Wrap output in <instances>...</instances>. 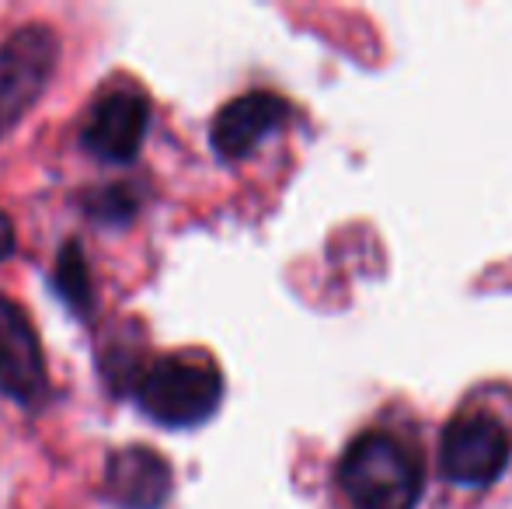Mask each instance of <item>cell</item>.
Instances as JSON below:
<instances>
[{
	"instance_id": "obj_2",
	"label": "cell",
	"mask_w": 512,
	"mask_h": 509,
	"mask_svg": "<svg viewBox=\"0 0 512 509\" xmlns=\"http://www.w3.org/2000/svg\"><path fill=\"white\" fill-rule=\"evenodd\" d=\"M136 405L168 429L206 422L223 401V377L206 356H164L136 374Z\"/></svg>"
},
{
	"instance_id": "obj_8",
	"label": "cell",
	"mask_w": 512,
	"mask_h": 509,
	"mask_svg": "<svg viewBox=\"0 0 512 509\" xmlns=\"http://www.w3.org/2000/svg\"><path fill=\"white\" fill-rule=\"evenodd\" d=\"M105 499L115 509H161L168 503L171 468L150 447H119L105 461Z\"/></svg>"
},
{
	"instance_id": "obj_10",
	"label": "cell",
	"mask_w": 512,
	"mask_h": 509,
	"mask_svg": "<svg viewBox=\"0 0 512 509\" xmlns=\"http://www.w3.org/2000/svg\"><path fill=\"white\" fill-rule=\"evenodd\" d=\"M11 252H14V224H11V217L0 210V262L11 258Z\"/></svg>"
},
{
	"instance_id": "obj_5",
	"label": "cell",
	"mask_w": 512,
	"mask_h": 509,
	"mask_svg": "<svg viewBox=\"0 0 512 509\" xmlns=\"http://www.w3.org/2000/svg\"><path fill=\"white\" fill-rule=\"evenodd\" d=\"M150 126V98L136 84H115L98 95L81 129L88 154L108 164H129L143 147Z\"/></svg>"
},
{
	"instance_id": "obj_4",
	"label": "cell",
	"mask_w": 512,
	"mask_h": 509,
	"mask_svg": "<svg viewBox=\"0 0 512 509\" xmlns=\"http://www.w3.org/2000/svg\"><path fill=\"white\" fill-rule=\"evenodd\" d=\"M512 457V440L495 415L467 412L457 415L443 429L439 443V468L453 485L467 489H485L506 471Z\"/></svg>"
},
{
	"instance_id": "obj_1",
	"label": "cell",
	"mask_w": 512,
	"mask_h": 509,
	"mask_svg": "<svg viewBox=\"0 0 512 509\" xmlns=\"http://www.w3.org/2000/svg\"><path fill=\"white\" fill-rule=\"evenodd\" d=\"M338 489L352 509H415L422 496V461L391 433H363L338 461Z\"/></svg>"
},
{
	"instance_id": "obj_7",
	"label": "cell",
	"mask_w": 512,
	"mask_h": 509,
	"mask_svg": "<svg viewBox=\"0 0 512 509\" xmlns=\"http://www.w3.org/2000/svg\"><path fill=\"white\" fill-rule=\"evenodd\" d=\"M286 119H290V105L279 95L248 91V95L234 98L216 112L209 140H213V150L223 161H244L248 154H255L265 136L283 129Z\"/></svg>"
},
{
	"instance_id": "obj_9",
	"label": "cell",
	"mask_w": 512,
	"mask_h": 509,
	"mask_svg": "<svg viewBox=\"0 0 512 509\" xmlns=\"http://www.w3.org/2000/svg\"><path fill=\"white\" fill-rule=\"evenodd\" d=\"M56 293L70 304V311L88 314L91 307V276H88V262L81 255V245L70 241L67 248L56 258V272H53Z\"/></svg>"
},
{
	"instance_id": "obj_3",
	"label": "cell",
	"mask_w": 512,
	"mask_h": 509,
	"mask_svg": "<svg viewBox=\"0 0 512 509\" xmlns=\"http://www.w3.org/2000/svg\"><path fill=\"white\" fill-rule=\"evenodd\" d=\"M60 63V39L49 25H25L0 42V136L28 116Z\"/></svg>"
},
{
	"instance_id": "obj_6",
	"label": "cell",
	"mask_w": 512,
	"mask_h": 509,
	"mask_svg": "<svg viewBox=\"0 0 512 509\" xmlns=\"http://www.w3.org/2000/svg\"><path fill=\"white\" fill-rule=\"evenodd\" d=\"M0 394L25 408H39L49 394L46 360L32 318L4 293H0Z\"/></svg>"
}]
</instances>
